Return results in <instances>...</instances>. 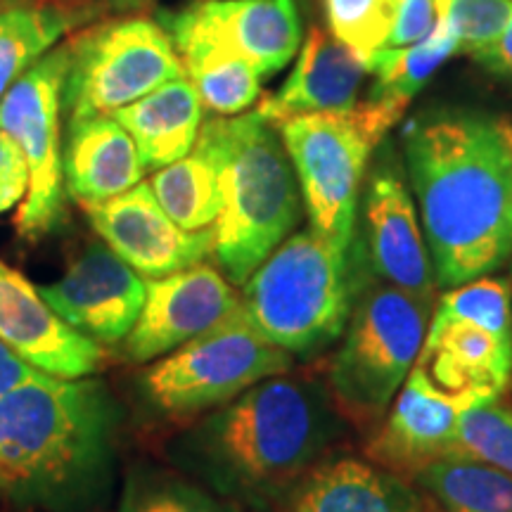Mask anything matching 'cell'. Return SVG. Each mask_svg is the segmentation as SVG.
I'll list each match as a JSON object with an SVG mask.
<instances>
[{"label":"cell","mask_w":512,"mask_h":512,"mask_svg":"<svg viewBox=\"0 0 512 512\" xmlns=\"http://www.w3.org/2000/svg\"><path fill=\"white\" fill-rule=\"evenodd\" d=\"M344 420L325 380L273 375L238 399L166 439L164 456L245 510L290 503L299 482L344 437Z\"/></svg>","instance_id":"1"},{"label":"cell","mask_w":512,"mask_h":512,"mask_svg":"<svg viewBox=\"0 0 512 512\" xmlns=\"http://www.w3.org/2000/svg\"><path fill=\"white\" fill-rule=\"evenodd\" d=\"M403 162L439 290L512 259V155L501 121L446 110L403 128Z\"/></svg>","instance_id":"2"},{"label":"cell","mask_w":512,"mask_h":512,"mask_svg":"<svg viewBox=\"0 0 512 512\" xmlns=\"http://www.w3.org/2000/svg\"><path fill=\"white\" fill-rule=\"evenodd\" d=\"M121 422L105 380L38 370L0 399V496L24 510H98L119 477Z\"/></svg>","instance_id":"3"},{"label":"cell","mask_w":512,"mask_h":512,"mask_svg":"<svg viewBox=\"0 0 512 512\" xmlns=\"http://www.w3.org/2000/svg\"><path fill=\"white\" fill-rule=\"evenodd\" d=\"M221 157L214 226L219 271L242 285L302 223L304 200L278 126L259 112L207 119Z\"/></svg>","instance_id":"4"},{"label":"cell","mask_w":512,"mask_h":512,"mask_svg":"<svg viewBox=\"0 0 512 512\" xmlns=\"http://www.w3.org/2000/svg\"><path fill=\"white\" fill-rule=\"evenodd\" d=\"M256 330L292 356H313L342 339L356 294L351 249L316 230H294L240 285Z\"/></svg>","instance_id":"5"},{"label":"cell","mask_w":512,"mask_h":512,"mask_svg":"<svg viewBox=\"0 0 512 512\" xmlns=\"http://www.w3.org/2000/svg\"><path fill=\"white\" fill-rule=\"evenodd\" d=\"M351 259L354 306L325 382L339 415L373 430L418 361L434 304L375 278L354 252Z\"/></svg>","instance_id":"6"},{"label":"cell","mask_w":512,"mask_h":512,"mask_svg":"<svg viewBox=\"0 0 512 512\" xmlns=\"http://www.w3.org/2000/svg\"><path fill=\"white\" fill-rule=\"evenodd\" d=\"M401 117L392 107L366 100L354 110L302 114L278 126L309 228L337 247L351 249L370 157Z\"/></svg>","instance_id":"7"},{"label":"cell","mask_w":512,"mask_h":512,"mask_svg":"<svg viewBox=\"0 0 512 512\" xmlns=\"http://www.w3.org/2000/svg\"><path fill=\"white\" fill-rule=\"evenodd\" d=\"M292 366L290 351L268 342L238 304L207 332L152 361L138 375L136 394L157 418L192 420Z\"/></svg>","instance_id":"8"},{"label":"cell","mask_w":512,"mask_h":512,"mask_svg":"<svg viewBox=\"0 0 512 512\" xmlns=\"http://www.w3.org/2000/svg\"><path fill=\"white\" fill-rule=\"evenodd\" d=\"M415 363L448 392L503 394L512 377V278L491 273L441 292Z\"/></svg>","instance_id":"9"},{"label":"cell","mask_w":512,"mask_h":512,"mask_svg":"<svg viewBox=\"0 0 512 512\" xmlns=\"http://www.w3.org/2000/svg\"><path fill=\"white\" fill-rule=\"evenodd\" d=\"M69 43L64 83L67 121L114 114L185 76L174 41L150 17H128L81 31Z\"/></svg>","instance_id":"10"},{"label":"cell","mask_w":512,"mask_h":512,"mask_svg":"<svg viewBox=\"0 0 512 512\" xmlns=\"http://www.w3.org/2000/svg\"><path fill=\"white\" fill-rule=\"evenodd\" d=\"M69 43L55 46L0 98V131L19 145L29 164V192L17 211V233L38 242L64 214L62 133Z\"/></svg>","instance_id":"11"},{"label":"cell","mask_w":512,"mask_h":512,"mask_svg":"<svg viewBox=\"0 0 512 512\" xmlns=\"http://www.w3.org/2000/svg\"><path fill=\"white\" fill-rule=\"evenodd\" d=\"M351 252L375 278L437 304L439 287L420 214L392 155H382L370 169L361 235H354Z\"/></svg>","instance_id":"12"},{"label":"cell","mask_w":512,"mask_h":512,"mask_svg":"<svg viewBox=\"0 0 512 512\" xmlns=\"http://www.w3.org/2000/svg\"><path fill=\"white\" fill-rule=\"evenodd\" d=\"M64 323L100 347H119L145 304V278L102 240L81 247L55 283L38 287Z\"/></svg>","instance_id":"13"},{"label":"cell","mask_w":512,"mask_h":512,"mask_svg":"<svg viewBox=\"0 0 512 512\" xmlns=\"http://www.w3.org/2000/svg\"><path fill=\"white\" fill-rule=\"evenodd\" d=\"M240 304V292L219 268L197 264L145 280V304L119 344L131 363H152L207 332Z\"/></svg>","instance_id":"14"},{"label":"cell","mask_w":512,"mask_h":512,"mask_svg":"<svg viewBox=\"0 0 512 512\" xmlns=\"http://www.w3.org/2000/svg\"><path fill=\"white\" fill-rule=\"evenodd\" d=\"M491 392H448L415 363L380 425L370 434V463L413 479L427 463L451 453L458 420L467 406Z\"/></svg>","instance_id":"15"},{"label":"cell","mask_w":512,"mask_h":512,"mask_svg":"<svg viewBox=\"0 0 512 512\" xmlns=\"http://www.w3.org/2000/svg\"><path fill=\"white\" fill-rule=\"evenodd\" d=\"M98 238L145 280L185 271L214 252V230H185L140 181L112 200L83 209Z\"/></svg>","instance_id":"16"},{"label":"cell","mask_w":512,"mask_h":512,"mask_svg":"<svg viewBox=\"0 0 512 512\" xmlns=\"http://www.w3.org/2000/svg\"><path fill=\"white\" fill-rule=\"evenodd\" d=\"M0 339L29 366L53 377H91L107 363L105 347L64 323L41 290L0 259Z\"/></svg>","instance_id":"17"},{"label":"cell","mask_w":512,"mask_h":512,"mask_svg":"<svg viewBox=\"0 0 512 512\" xmlns=\"http://www.w3.org/2000/svg\"><path fill=\"white\" fill-rule=\"evenodd\" d=\"M366 76L368 67L361 55L344 46L332 31L313 27L302 41L290 76L278 93L259 102L256 112L280 126L302 114L354 110Z\"/></svg>","instance_id":"18"},{"label":"cell","mask_w":512,"mask_h":512,"mask_svg":"<svg viewBox=\"0 0 512 512\" xmlns=\"http://www.w3.org/2000/svg\"><path fill=\"white\" fill-rule=\"evenodd\" d=\"M159 24L174 41L185 76L195 86L204 110L216 117H235L259 102V72L216 36L190 5L159 12Z\"/></svg>","instance_id":"19"},{"label":"cell","mask_w":512,"mask_h":512,"mask_svg":"<svg viewBox=\"0 0 512 512\" xmlns=\"http://www.w3.org/2000/svg\"><path fill=\"white\" fill-rule=\"evenodd\" d=\"M145 174L131 133L112 114L67 121L62 143L64 192L83 209L131 190Z\"/></svg>","instance_id":"20"},{"label":"cell","mask_w":512,"mask_h":512,"mask_svg":"<svg viewBox=\"0 0 512 512\" xmlns=\"http://www.w3.org/2000/svg\"><path fill=\"white\" fill-rule=\"evenodd\" d=\"M287 505L290 512H425L411 479L349 456L320 460Z\"/></svg>","instance_id":"21"},{"label":"cell","mask_w":512,"mask_h":512,"mask_svg":"<svg viewBox=\"0 0 512 512\" xmlns=\"http://www.w3.org/2000/svg\"><path fill=\"white\" fill-rule=\"evenodd\" d=\"M190 8L245 57L261 79L285 69L302 48L297 0H195Z\"/></svg>","instance_id":"22"},{"label":"cell","mask_w":512,"mask_h":512,"mask_svg":"<svg viewBox=\"0 0 512 512\" xmlns=\"http://www.w3.org/2000/svg\"><path fill=\"white\" fill-rule=\"evenodd\" d=\"M131 133L147 171L178 162L195 147L204 105L188 76L174 79L112 114Z\"/></svg>","instance_id":"23"},{"label":"cell","mask_w":512,"mask_h":512,"mask_svg":"<svg viewBox=\"0 0 512 512\" xmlns=\"http://www.w3.org/2000/svg\"><path fill=\"white\" fill-rule=\"evenodd\" d=\"M147 183L162 209L181 228L204 230L214 226L221 211V157L207 119L188 155L155 171Z\"/></svg>","instance_id":"24"},{"label":"cell","mask_w":512,"mask_h":512,"mask_svg":"<svg viewBox=\"0 0 512 512\" xmlns=\"http://www.w3.org/2000/svg\"><path fill=\"white\" fill-rule=\"evenodd\" d=\"M95 15L69 5H17L0 12V98L24 72Z\"/></svg>","instance_id":"25"},{"label":"cell","mask_w":512,"mask_h":512,"mask_svg":"<svg viewBox=\"0 0 512 512\" xmlns=\"http://www.w3.org/2000/svg\"><path fill=\"white\" fill-rule=\"evenodd\" d=\"M456 53H460V41L444 22H437L430 36L411 46L375 50L366 57L368 76H373L368 100L403 114L427 81Z\"/></svg>","instance_id":"26"},{"label":"cell","mask_w":512,"mask_h":512,"mask_svg":"<svg viewBox=\"0 0 512 512\" xmlns=\"http://www.w3.org/2000/svg\"><path fill=\"white\" fill-rule=\"evenodd\" d=\"M411 482L439 512H512V477L458 453L427 463Z\"/></svg>","instance_id":"27"},{"label":"cell","mask_w":512,"mask_h":512,"mask_svg":"<svg viewBox=\"0 0 512 512\" xmlns=\"http://www.w3.org/2000/svg\"><path fill=\"white\" fill-rule=\"evenodd\" d=\"M117 512H247L176 467L138 463L124 475Z\"/></svg>","instance_id":"28"},{"label":"cell","mask_w":512,"mask_h":512,"mask_svg":"<svg viewBox=\"0 0 512 512\" xmlns=\"http://www.w3.org/2000/svg\"><path fill=\"white\" fill-rule=\"evenodd\" d=\"M451 453L496 467L512 477V406L501 394L467 406L458 420Z\"/></svg>","instance_id":"29"},{"label":"cell","mask_w":512,"mask_h":512,"mask_svg":"<svg viewBox=\"0 0 512 512\" xmlns=\"http://www.w3.org/2000/svg\"><path fill=\"white\" fill-rule=\"evenodd\" d=\"M332 36L366 62L384 48L401 0H323Z\"/></svg>","instance_id":"30"},{"label":"cell","mask_w":512,"mask_h":512,"mask_svg":"<svg viewBox=\"0 0 512 512\" xmlns=\"http://www.w3.org/2000/svg\"><path fill=\"white\" fill-rule=\"evenodd\" d=\"M434 5L439 22L453 29L465 55L491 46L512 17V0H434Z\"/></svg>","instance_id":"31"},{"label":"cell","mask_w":512,"mask_h":512,"mask_svg":"<svg viewBox=\"0 0 512 512\" xmlns=\"http://www.w3.org/2000/svg\"><path fill=\"white\" fill-rule=\"evenodd\" d=\"M439 15L434 0H401L384 48H401L427 38L437 27Z\"/></svg>","instance_id":"32"},{"label":"cell","mask_w":512,"mask_h":512,"mask_svg":"<svg viewBox=\"0 0 512 512\" xmlns=\"http://www.w3.org/2000/svg\"><path fill=\"white\" fill-rule=\"evenodd\" d=\"M29 192V164L8 133L0 131V214L15 209Z\"/></svg>","instance_id":"33"},{"label":"cell","mask_w":512,"mask_h":512,"mask_svg":"<svg viewBox=\"0 0 512 512\" xmlns=\"http://www.w3.org/2000/svg\"><path fill=\"white\" fill-rule=\"evenodd\" d=\"M479 67H484L486 72L498 76V79L510 83L512 86V17L505 24L503 34L496 38L491 46L477 50L475 55H470Z\"/></svg>","instance_id":"34"},{"label":"cell","mask_w":512,"mask_h":512,"mask_svg":"<svg viewBox=\"0 0 512 512\" xmlns=\"http://www.w3.org/2000/svg\"><path fill=\"white\" fill-rule=\"evenodd\" d=\"M38 370L29 366L22 356L17 354L15 349L8 347V344L0 339V399L5 394H10L12 389H17L19 384H24L29 377H34Z\"/></svg>","instance_id":"35"},{"label":"cell","mask_w":512,"mask_h":512,"mask_svg":"<svg viewBox=\"0 0 512 512\" xmlns=\"http://www.w3.org/2000/svg\"><path fill=\"white\" fill-rule=\"evenodd\" d=\"M93 3L107 5V8L119 10V12H131V10H140V8H145V5L155 3V0H93Z\"/></svg>","instance_id":"36"},{"label":"cell","mask_w":512,"mask_h":512,"mask_svg":"<svg viewBox=\"0 0 512 512\" xmlns=\"http://www.w3.org/2000/svg\"><path fill=\"white\" fill-rule=\"evenodd\" d=\"M501 128H503L505 143H508V147H510V155H512V121H501Z\"/></svg>","instance_id":"37"},{"label":"cell","mask_w":512,"mask_h":512,"mask_svg":"<svg viewBox=\"0 0 512 512\" xmlns=\"http://www.w3.org/2000/svg\"><path fill=\"white\" fill-rule=\"evenodd\" d=\"M510 278H512V264H510Z\"/></svg>","instance_id":"38"}]
</instances>
